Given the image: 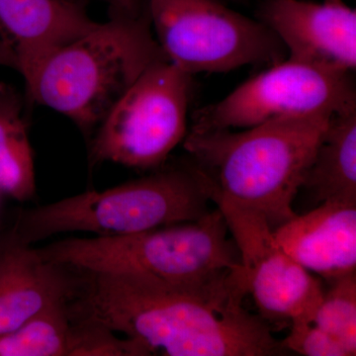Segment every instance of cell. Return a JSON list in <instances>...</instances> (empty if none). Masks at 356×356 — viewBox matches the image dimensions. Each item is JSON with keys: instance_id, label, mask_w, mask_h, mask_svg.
<instances>
[{"instance_id": "7c38bea8", "label": "cell", "mask_w": 356, "mask_h": 356, "mask_svg": "<svg viewBox=\"0 0 356 356\" xmlns=\"http://www.w3.org/2000/svg\"><path fill=\"white\" fill-rule=\"evenodd\" d=\"M276 243L327 282L356 269V203L325 201L273 229Z\"/></svg>"}, {"instance_id": "4fadbf2b", "label": "cell", "mask_w": 356, "mask_h": 356, "mask_svg": "<svg viewBox=\"0 0 356 356\" xmlns=\"http://www.w3.org/2000/svg\"><path fill=\"white\" fill-rule=\"evenodd\" d=\"M67 267L46 261L38 248L9 234L0 242V336L76 296Z\"/></svg>"}, {"instance_id": "9c48e42d", "label": "cell", "mask_w": 356, "mask_h": 356, "mask_svg": "<svg viewBox=\"0 0 356 356\" xmlns=\"http://www.w3.org/2000/svg\"><path fill=\"white\" fill-rule=\"evenodd\" d=\"M210 201L224 216L261 317L313 322L324 296L320 280L276 243L266 218L218 196Z\"/></svg>"}, {"instance_id": "6da1fadb", "label": "cell", "mask_w": 356, "mask_h": 356, "mask_svg": "<svg viewBox=\"0 0 356 356\" xmlns=\"http://www.w3.org/2000/svg\"><path fill=\"white\" fill-rule=\"evenodd\" d=\"M72 312L121 332L147 356H273L287 353L248 313L243 267L209 281L172 282L142 273H88Z\"/></svg>"}, {"instance_id": "2e32d148", "label": "cell", "mask_w": 356, "mask_h": 356, "mask_svg": "<svg viewBox=\"0 0 356 356\" xmlns=\"http://www.w3.org/2000/svg\"><path fill=\"white\" fill-rule=\"evenodd\" d=\"M70 301L54 304L14 331L1 334L0 356H67Z\"/></svg>"}, {"instance_id": "d6986e66", "label": "cell", "mask_w": 356, "mask_h": 356, "mask_svg": "<svg viewBox=\"0 0 356 356\" xmlns=\"http://www.w3.org/2000/svg\"><path fill=\"white\" fill-rule=\"evenodd\" d=\"M281 346L304 356H348V351L331 334L313 323H291V330Z\"/></svg>"}, {"instance_id": "8fae6325", "label": "cell", "mask_w": 356, "mask_h": 356, "mask_svg": "<svg viewBox=\"0 0 356 356\" xmlns=\"http://www.w3.org/2000/svg\"><path fill=\"white\" fill-rule=\"evenodd\" d=\"M96 25L72 0H0V42L27 81L54 53Z\"/></svg>"}, {"instance_id": "7a4b0ae2", "label": "cell", "mask_w": 356, "mask_h": 356, "mask_svg": "<svg viewBox=\"0 0 356 356\" xmlns=\"http://www.w3.org/2000/svg\"><path fill=\"white\" fill-rule=\"evenodd\" d=\"M334 115L285 117L241 131L191 129L184 147L209 199L254 211L274 229L296 216L293 202Z\"/></svg>"}, {"instance_id": "52a82bcc", "label": "cell", "mask_w": 356, "mask_h": 356, "mask_svg": "<svg viewBox=\"0 0 356 356\" xmlns=\"http://www.w3.org/2000/svg\"><path fill=\"white\" fill-rule=\"evenodd\" d=\"M191 76L168 60L149 67L98 125L91 163L163 165L187 135Z\"/></svg>"}, {"instance_id": "3957f363", "label": "cell", "mask_w": 356, "mask_h": 356, "mask_svg": "<svg viewBox=\"0 0 356 356\" xmlns=\"http://www.w3.org/2000/svg\"><path fill=\"white\" fill-rule=\"evenodd\" d=\"M163 60H168L149 13L113 16L54 53L25 83L35 102L88 133L149 67Z\"/></svg>"}, {"instance_id": "7402d4cb", "label": "cell", "mask_w": 356, "mask_h": 356, "mask_svg": "<svg viewBox=\"0 0 356 356\" xmlns=\"http://www.w3.org/2000/svg\"><path fill=\"white\" fill-rule=\"evenodd\" d=\"M325 1H327V2H339V1H343V0H325Z\"/></svg>"}, {"instance_id": "30bf717a", "label": "cell", "mask_w": 356, "mask_h": 356, "mask_svg": "<svg viewBox=\"0 0 356 356\" xmlns=\"http://www.w3.org/2000/svg\"><path fill=\"white\" fill-rule=\"evenodd\" d=\"M259 16L290 60L334 72L355 70L356 11L343 1L266 0Z\"/></svg>"}, {"instance_id": "e0dca14e", "label": "cell", "mask_w": 356, "mask_h": 356, "mask_svg": "<svg viewBox=\"0 0 356 356\" xmlns=\"http://www.w3.org/2000/svg\"><path fill=\"white\" fill-rule=\"evenodd\" d=\"M313 318V324L337 339L348 351L356 355V277L348 274L330 282Z\"/></svg>"}, {"instance_id": "277c9868", "label": "cell", "mask_w": 356, "mask_h": 356, "mask_svg": "<svg viewBox=\"0 0 356 356\" xmlns=\"http://www.w3.org/2000/svg\"><path fill=\"white\" fill-rule=\"evenodd\" d=\"M208 201L202 179L188 165L23 211L10 233L27 245L76 232L133 235L195 221L209 212Z\"/></svg>"}, {"instance_id": "5b68a950", "label": "cell", "mask_w": 356, "mask_h": 356, "mask_svg": "<svg viewBox=\"0 0 356 356\" xmlns=\"http://www.w3.org/2000/svg\"><path fill=\"white\" fill-rule=\"evenodd\" d=\"M219 209L195 221L133 235L67 238L38 248L46 261L88 273H142L172 282L209 281L242 268Z\"/></svg>"}, {"instance_id": "ffe728a7", "label": "cell", "mask_w": 356, "mask_h": 356, "mask_svg": "<svg viewBox=\"0 0 356 356\" xmlns=\"http://www.w3.org/2000/svg\"><path fill=\"white\" fill-rule=\"evenodd\" d=\"M81 6L90 1L104 2L108 6L109 16L121 17H140L149 13L147 0H72Z\"/></svg>"}, {"instance_id": "5bb4252c", "label": "cell", "mask_w": 356, "mask_h": 356, "mask_svg": "<svg viewBox=\"0 0 356 356\" xmlns=\"http://www.w3.org/2000/svg\"><path fill=\"white\" fill-rule=\"evenodd\" d=\"M317 200L356 203V109L332 117L302 188Z\"/></svg>"}, {"instance_id": "44dd1931", "label": "cell", "mask_w": 356, "mask_h": 356, "mask_svg": "<svg viewBox=\"0 0 356 356\" xmlns=\"http://www.w3.org/2000/svg\"><path fill=\"white\" fill-rule=\"evenodd\" d=\"M0 65L14 69V60L13 56L7 50L6 46L0 42Z\"/></svg>"}, {"instance_id": "9a60e30c", "label": "cell", "mask_w": 356, "mask_h": 356, "mask_svg": "<svg viewBox=\"0 0 356 356\" xmlns=\"http://www.w3.org/2000/svg\"><path fill=\"white\" fill-rule=\"evenodd\" d=\"M0 191L19 202L36 193L34 153L17 91L0 81Z\"/></svg>"}, {"instance_id": "ac0fdd59", "label": "cell", "mask_w": 356, "mask_h": 356, "mask_svg": "<svg viewBox=\"0 0 356 356\" xmlns=\"http://www.w3.org/2000/svg\"><path fill=\"white\" fill-rule=\"evenodd\" d=\"M67 356H147L132 339H119L104 325L76 315L70 309Z\"/></svg>"}, {"instance_id": "ba28073f", "label": "cell", "mask_w": 356, "mask_h": 356, "mask_svg": "<svg viewBox=\"0 0 356 356\" xmlns=\"http://www.w3.org/2000/svg\"><path fill=\"white\" fill-rule=\"evenodd\" d=\"M356 109L350 72L285 58L196 114L194 130H242L285 117Z\"/></svg>"}, {"instance_id": "8992f818", "label": "cell", "mask_w": 356, "mask_h": 356, "mask_svg": "<svg viewBox=\"0 0 356 356\" xmlns=\"http://www.w3.org/2000/svg\"><path fill=\"white\" fill-rule=\"evenodd\" d=\"M152 29L168 62L186 74L273 65L287 58L261 20L216 0H147Z\"/></svg>"}]
</instances>
